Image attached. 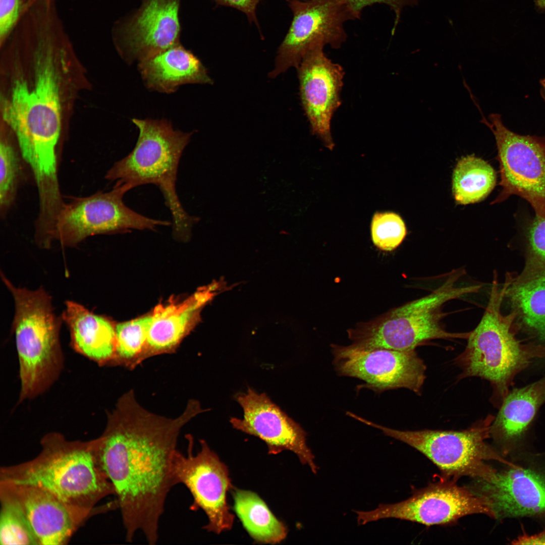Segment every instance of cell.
<instances>
[{
	"label": "cell",
	"mask_w": 545,
	"mask_h": 545,
	"mask_svg": "<svg viewBox=\"0 0 545 545\" xmlns=\"http://www.w3.org/2000/svg\"><path fill=\"white\" fill-rule=\"evenodd\" d=\"M297 69L300 98L312 133L333 149L331 121L341 104L344 70L326 56L322 46L307 53Z\"/></svg>",
	"instance_id": "ac0fdd59"
},
{
	"label": "cell",
	"mask_w": 545,
	"mask_h": 545,
	"mask_svg": "<svg viewBox=\"0 0 545 545\" xmlns=\"http://www.w3.org/2000/svg\"><path fill=\"white\" fill-rule=\"evenodd\" d=\"M138 69L149 89L163 93L185 84L212 82L199 59L180 43L139 63Z\"/></svg>",
	"instance_id": "7402d4cb"
},
{
	"label": "cell",
	"mask_w": 545,
	"mask_h": 545,
	"mask_svg": "<svg viewBox=\"0 0 545 545\" xmlns=\"http://www.w3.org/2000/svg\"><path fill=\"white\" fill-rule=\"evenodd\" d=\"M514 544H545V529L533 535L524 533L512 542Z\"/></svg>",
	"instance_id": "e575fe53"
},
{
	"label": "cell",
	"mask_w": 545,
	"mask_h": 545,
	"mask_svg": "<svg viewBox=\"0 0 545 545\" xmlns=\"http://www.w3.org/2000/svg\"><path fill=\"white\" fill-rule=\"evenodd\" d=\"M29 0H0V44L2 46L21 21Z\"/></svg>",
	"instance_id": "1f68e13d"
},
{
	"label": "cell",
	"mask_w": 545,
	"mask_h": 545,
	"mask_svg": "<svg viewBox=\"0 0 545 545\" xmlns=\"http://www.w3.org/2000/svg\"><path fill=\"white\" fill-rule=\"evenodd\" d=\"M181 0H142L139 7L113 25L112 35L119 53L139 63L180 43Z\"/></svg>",
	"instance_id": "2e32d148"
},
{
	"label": "cell",
	"mask_w": 545,
	"mask_h": 545,
	"mask_svg": "<svg viewBox=\"0 0 545 545\" xmlns=\"http://www.w3.org/2000/svg\"><path fill=\"white\" fill-rule=\"evenodd\" d=\"M358 525L387 518L417 522L426 526L452 524L467 515L482 514L491 517L485 501L470 488L453 480H443L418 489L403 501L379 504L369 511H355Z\"/></svg>",
	"instance_id": "7c38bea8"
},
{
	"label": "cell",
	"mask_w": 545,
	"mask_h": 545,
	"mask_svg": "<svg viewBox=\"0 0 545 545\" xmlns=\"http://www.w3.org/2000/svg\"><path fill=\"white\" fill-rule=\"evenodd\" d=\"M544 401L545 378L515 389L505 397L490 430L504 455L508 454L521 438Z\"/></svg>",
	"instance_id": "603a6c76"
},
{
	"label": "cell",
	"mask_w": 545,
	"mask_h": 545,
	"mask_svg": "<svg viewBox=\"0 0 545 545\" xmlns=\"http://www.w3.org/2000/svg\"><path fill=\"white\" fill-rule=\"evenodd\" d=\"M461 270H456L431 293L394 308L347 331L352 344L361 348L413 350L433 339H467L469 333H451L443 326L446 302L477 292L482 285L458 286Z\"/></svg>",
	"instance_id": "8992f818"
},
{
	"label": "cell",
	"mask_w": 545,
	"mask_h": 545,
	"mask_svg": "<svg viewBox=\"0 0 545 545\" xmlns=\"http://www.w3.org/2000/svg\"><path fill=\"white\" fill-rule=\"evenodd\" d=\"M216 6L231 7L243 13L249 23L257 27L260 37H263L256 15L258 5L261 0H213Z\"/></svg>",
	"instance_id": "836d02e7"
},
{
	"label": "cell",
	"mask_w": 545,
	"mask_h": 545,
	"mask_svg": "<svg viewBox=\"0 0 545 545\" xmlns=\"http://www.w3.org/2000/svg\"><path fill=\"white\" fill-rule=\"evenodd\" d=\"M189 400L182 413L168 418L147 410L132 390L107 414L102 434L93 440L98 463L117 497L126 541L141 532L150 544L158 538L166 499L175 486L173 464L182 428L205 411Z\"/></svg>",
	"instance_id": "6da1fadb"
},
{
	"label": "cell",
	"mask_w": 545,
	"mask_h": 545,
	"mask_svg": "<svg viewBox=\"0 0 545 545\" xmlns=\"http://www.w3.org/2000/svg\"><path fill=\"white\" fill-rule=\"evenodd\" d=\"M34 1H35V0H29V3L30 4V3H31L32 2Z\"/></svg>",
	"instance_id": "8d00e7d4"
},
{
	"label": "cell",
	"mask_w": 545,
	"mask_h": 545,
	"mask_svg": "<svg viewBox=\"0 0 545 545\" xmlns=\"http://www.w3.org/2000/svg\"><path fill=\"white\" fill-rule=\"evenodd\" d=\"M15 302L12 330L19 365L20 391L17 404L37 397L58 379L64 367L60 340L62 316L55 314L48 293L15 286L1 272Z\"/></svg>",
	"instance_id": "277c9868"
},
{
	"label": "cell",
	"mask_w": 545,
	"mask_h": 545,
	"mask_svg": "<svg viewBox=\"0 0 545 545\" xmlns=\"http://www.w3.org/2000/svg\"><path fill=\"white\" fill-rule=\"evenodd\" d=\"M505 295L523 324L545 341V270L512 280Z\"/></svg>",
	"instance_id": "d4e9b609"
},
{
	"label": "cell",
	"mask_w": 545,
	"mask_h": 545,
	"mask_svg": "<svg viewBox=\"0 0 545 545\" xmlns=\"http://www.w3.org/2000/svg\"><path fill=\"white\" fill-rule=\"evenodd\" d=\"M0 484V493L13 500L24 512L39 544H65L86 518L41 487Z\"/></svg>",
	"instance_id": "d6986e66"
},
{
	"label": "cell",
	"mask_w": 545,
	"mask_h": 545,
	"mask_svg": "<svg viewBox=\"0 0 545 545\" xmlns=\"http://www.w3.org/2000/svg\"><path fill=\"white\" fill-rule=\"evenodd\" d=\"M509 283L508 279L500 288L497 280L493 282L483 315L470 332L466 347L457 358L463 377L477 376L489 381L502 397L508 393L514 376L545 352L541 347L523 345L515 338L512 328L515 311L502 314L501 306Z\"/></svg>",
	"instance_id": "52a82bcc"
},
{
	"label": "cell",
	"mask_w": 545,
	"mask_h": 545,
	"mask_svg": "<svg viewBox=\"0 0 545 545\" xmlns=\"http://www.w3.org/2000/svg\"><path fill=\"white\" fill-rule=\"evenodd\" d=\"M132 122L139 131L135 146L114 164L105 179L132 188L148 184L158 187L172 214L174 236L186 239L199 218L189 215L183 208L176 183L180 159L191 133L174 129L166 120L133 119Z\"/></svg>",
	"instance_id": "5b68a950"
},
{
	"label": "cell",
	"mask_w": 545,
	"mask_h": 545,
	"mask_svg": "<svg viewBox=\"0 0 545 545\" xmlns=\"http://www.w3.org/2000/svg\"><path fill=\"white\" fill-rule=\"evenodd\" d=\"M236 400L244 412L243 419L232 417L233 427L257 437L265 442L268 453L277 454L285 450L294 452L303 465L316 474L318 467L314 456L306 444V432L273 403L265 394L250 388L239 394Z\"/></svg>",
	"instance_id": "e0dca14e"
},
{
	"label": "cell",
	"mask_w": 545,
	"mask_h": 545,
	"mask_svg": "<svg viewBox=\"0 0 545 545\" xmlns=\"http://www.w3.org/2000/svg\"><path fill=\"white\" fill-rule=\"evenodd\" d=\"M41 445L34 459L1 468L0 482L41 487L86 517L99 501L115 495L97 460L93 440L69 441L51 432Z\"/></svg>",
	"instance_id": "3957f363"
},
{
	"label": "cell",
	"mask_w": 545,
	"mask_h": 545,
	"mask_svg": "<svg viewBox=\"0 0 545 545\" xmlns=\"http://www.w3.org/2000/svg\"><path fill=\"white\" fill-rule=\"evenodd\" d=\"M132 189L128 184H115L110 191L66 202L57 220L54 241L64 247H74L94 235L132 229L154 231L158 226H172L170 221L145 216L126 205L123 197Z\"/></svg>",
	"instance_id": "9c48e42d"
},
{
	"label": "cell",
	"mask_w": 545,
	"mask_h": 545,
	"mask_svg": "<svg viewBox=\"0 0 545 545\" xmlns=\"http://www.w3.org/2000/svg\"><path fill=\"white\" fill-rule=\"evenodd\" d=\"M234 499L236 513L255 540L275 544L284 539L287 532L286 527L257 495L237 489L234 493Z\"/></svg>",
	"instance_id": "cb8c5ba5"
},
{
	"label": "cell",
	"mask_w": 545,
	"mask_h": 545,
	"mask_svg": "<svg viewBox=\"0 0 545 545\" xmlns=\"http://www.w3.org/2000/svg\"><path fill=\"white\" fill-rule=\"evenodd\" d=\"M151 320L149 315L116 326L114 365L133 368L146 359L147 334Z\"/></svg>",
	"instance_id": "83f0119b"
},
{
	"label": "cell",
	"mask_w": 545,
	"mask_h": 545,
	"mask_svg": "<svg viewBox=\"0 0 545 545\" xmlns=\"http://www.w3.org/2000/svg\"><path fill=\"white\" fill-rule=\"evenodd\" d=\"M545 270V219L536 217L528 233L526 265L518 277L525 278Z\"/></svg>",
	"instance_id": "4dcf8cb0"
},
{
	"label": "cell",
	"mask_w": 545,
	"mask_h": 545,
	"mask_svg": "<svg viewBox=\"0 0 545 545\" xmlns=\"http://www.w3.org/2000/svg\"><path fill=\"white\" fill-rule=\"evenodd\" d=\"M333 364L340 375L364 382L362 387L375 392L406 388L418 393L425 379L426 366L414 350L361 348L331 345Z\"/></svg>",
	"instance_id": "9a60e30c"
},
{
	"label": "cell",
	"mask_w": 545,
	"mask_h": 545,
	"mask_svg": "<svg viewBox=\"0 0 545 545\" xmlns=\"http://www.w3.org/2000/svg\"><path fill=\"white\" fill-rule=\"evenodd\" d=\"M293 13L288 30L279 46L275 68V77L290 67L296 68L311 50L329 45L339 48L346 41L345 23L359 17L341 0H287Z\"/></svg>",
	"instance_id": "8fae6325"
},
{
	"label": "cell",
	"mask_w": 545,
	"mask_h": 545,
	"mask_svg": "<svg viewBox=\"0 0 545 545\" xmlns=\"http://www.w3.org/2000/svg\"><path fill=\"white\" fill-rule=\"evenodd\" d=\"M62 315L73 350L99 366L113 365L116 356V326L108 318L73 301L65 302Z\"/></svg>",
	"instance_id": "44dd1931"
},
{
	"label": "cell",
	"mask_w": 545,
	"mask_h": 545,
	"mask_svg": "<svg viewBox=\"0 0 545 545\" xmlns=\"http://www.w3.org/2000/svg\"><path fill=\"white\" fill-rule=\"evenodd\" d=\"M187 439V454L177 450L174 456L175 483L184 485L191 493V510L201 509L206 514L208 523L205 529L215 533L229 530L234 516L227 503V493L231 486L227 467L205 441H200V450L194 454L193 439L189 435Z\"/></svg>",
	"instance_id": "4fadbf2b"
},
{
	"label": "cell",
	"mask_w": 545,
	"mask_h": 545,
	"mask_svg": "<svg viewBox=\"0 0 545 545\" xmlns=\"http://www.w3.org/2000/svg\"><path fill=\"white\" fill-rule=\"evenodd\" d=\"M372 240L374 245L384 251L396 249L403 241L406 229L401 217L391 212H376L371 225Z\"/></svg>",
	"instance_id": "f546056e"
},
{
	"label": "cell",
	"mask_w": 545,
	"mask_h": 545,
	"mask_svg": "<svg viewBox=\"0 0 545 545\" xmlns=\"http://www.w3.org/2000/svg\"><path fill=\"white\" fill-rule=\"evenodd\" d=\"M29 169L18 148L7 138L0 143V215L5 219L14 205Z\"/></svg>",
	"instance_id": "4316f807"
},
{
	"label": "cell",
	"mask_w": 545,
	"mask_h": 545,
	"mask_svg": "<svg viewBox=\"0 0 545 545\" xmlns=\"http://www.w3.org/2000/svg\"><path fill=\"white\" fill-rule=\"evenodd\" d=\"M0 543L2 545H38V540L24 512L13 500L0 493Z\"/></svg>",
	"instance_id": "f1b7e54d"
},
{
	"label": "cell",
	"mask_w": 545,
	"mask_h": 545,
	"mask_svg": "<svg viewBox=\"0 0 545 545\" xmlns=\"http://www.w3.org/2000/svg\"><path fill=\"white\" fill-rule=\"evenodd\" d=\"M493 419L489 416L480 423L462 431L401 430L363 418L361 421L418 451L440 469L445 478L470 476L477 479L485 477L492 471L493 467L488 461L512 464L485 442L490 436Z\"/></svg>",
	"instance_id": "ba28073f"
},
{
	"label": "cell",
	"mask_w": 545,
	"mask_h": 545,
	"mask_svg": "<svg viewBox=\"0 0 545 545\" xmlns=\"http://www.w3.org/2000/svg\"><path fill=\"white\" fill-rule=\"evenodd\" d=\"M28 49L35 65L33 84L15 80L10 96L3 101V115L36 183L48 186L59 180L61 101L56 65L64 49L52 31L34 35Z\"/></svg>",
	"instance_id": "7a4b0ae2"
},
{
	"label": "cell",
	"mask_w": 545,
	"mask_h": 545,
	"mask_svg": "<svg viewBox=\"0 0 545 545\" xmlns=\"http://www.w3.org/2000/svg\"><path fill=\"white\" fill-rule=\"evenodd\" d=\"M208 286L188 298L158 305L151 315L146 358L170 353L197 322L202 308L215 295Z\"/></svg>",
	"instance_id": "ffe728a7"
},
{
	"label": "cell",
	"mask_w": 545,
	"mask_h": 545,
	"mask_svg": "<svg viewBox=\"0 0 545 545\" xmlns=\"http://www.w3.org/2000/svg\"><path fill=\"white\" fill-rule=\"evenodd\" d=\"M496 174L492 166L474 155L462 157L454 170L453 193L458 204H468L481 201L492 191Z\"/></svg>",
	"instance_id": "484cf974"
},
{
	"label": "cell",
	"mask_w": 545,
	"mask_h": 545,
	"mask_svg": "<svg viewBox=\"0 0 545 545\" xmlns=\"http://www.w3.org/2000/svg\"><path fill=\"white\" fill-rule=\"evenodd\" d=\"M482 113L480 122L494 135L500 164L502 190L492 204L516 195L530 204L536 217L545 219V137L519 134L504 125L501 115L487 119Z\"/></svg>",
	"instance_id": "30bf717a"
},
{
	"label": "cell",
	"mask_w": 545,
	"mask_h": 545,
	"mask_svg": "<svg viewBox=\"0 0 545 545\" xmlns=\"http://www.w3.org/2000/svg\"><path fill=\"white\" fill-rule=\"evenodd\" d=\"M306 1V0H302ZM347 4L359 17L362 10L366 7L375 4H385L388 6L395 14L394 26L392 34L394 35L400 21L402 10L407 6L417 5L419 0H341Z\"/></svg>",
	"instance_id": "d6a6232c"
},
{
	"label": "cell",
	"mask_w": 545,
	"mask_h": 545,
	"mask_svg": "<svg viewBox=\"0 0 545 545\" xmlns=\"http://www.w3.org/2000/svg\"><path fill=\"white\" fill-rule=\"evenodd\" d=\"M539 456L521 463L494 468L486 477L477 478L471 489L486 502L491 517H545V465Z\"/></svg>",
	"instance_id": "5bb4252c"
},
{
	"label": "cell",
	"mask_w": 545,
	"mask_h": 545,
	"mask_svg": "<svg viewBox=\"0 0 545 545\" xmlns=\"http://www.w3.org/2000/svg\"><path fill=\"white\" fill-rule=\"evenodd\" d=\"M535 4L538 8L545 11V0H536Z\"/></svg>",
	"instance_id": "d590c367"
}]
</instances>
